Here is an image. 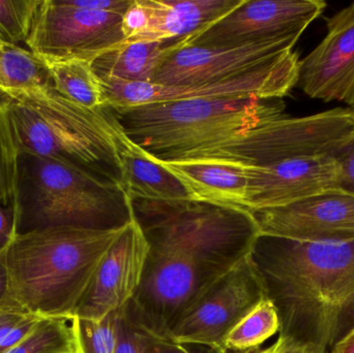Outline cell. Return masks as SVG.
I'll use <instances>...</instances> for the list:
<instances>
[{"instance_id": "cell-1", "label": "cell", "mask_w": 354, "mask_h": 353, "mask_svg": "<svg viewBox=\"0 0 354 353\" xmlns=\"http://www.w3.org/2000/svg\"><path fill=\"white\" fill-rule=\"evenodd\" d=\"M251 256L278 310L279 336L328 353L354 329V240L260 236Z\"/></svg>"}, {"instance_id": "cell-2", "label": "cell", "mask_w": 354, "mask_h": 353, "mask_svg": "<svg viewBox=\"0 0 354 353\" xmlns=\"http://www.w3.org/2000/svg\"><path fill=\"white\" fill-rule=\"evenodd\" d=\"M124 229L47 227L12 233L0 250L8 302L41 318L72 321L97 265Z\"/></svg>"}, {"instance_id": "cell-3", "label": "cell", "mask_w": 354, "mask_h": 353, "mask_svg": "<svg viewBox=\"0 0 354 353\" xmlns=\"http://www.w3.org/2000/svg\"><path fill=\"white\" fill-rule=\"evenodd\" d=\"M0 99L19 155L58 160L122 186L108 107L87 109L51 84L0 95Z\"/></svg>"}, {"instance_id": "cell-4", "label": "cell", "mask_w": 354, "mask_h": 353, "mask_svg": "<svg viewBox=\"0 0 354 353\" xmlns=\"http://www.w3.org/2000/svg\"><path fill=\"white\" fill-rule=\"evenodd\" d=\"M133 219L132 200L120 184L58 160L19 155L12 233L47 227L108 231Z\"/></svg>"}, {"instance_id": "cell-5", "label": "cell", "mask_w": 354, "mask_h": 353, "mask_svg": "<svg viewBox=\"0 0 354 353\" xmlns=\"http://www.w3.org/2000/svg\"><path fill=\"white\" fill-rule=\"evenodd\" d=\"M284 110L281 99L250 97L165 102L111 111L137 145L168 161L245 134L283 117Z\"/></svg>"}, {"instance_id": "cell-6", "label": "cell", "mask_w": 354, "mask_h": 353, "mask_svg": "<svg viewBox=\"0 0 354 353\" xmlns=\"http://www.w3.org/2000/svg\"><path fill=\"white\" fill-rule=\"evenodd\" d=\"M151 251L192 257L221 273L253 252L260 236L249 211L202 201L132 200Z\"/></svg>"}, {"instance_id": "cell-7", "label": "cell", "mask_w": 354, "mask_h": 353, "mask_svg": "<svg viewBox=\"0 0 354 353\" xmlns=\"http://www.w3.org/2000/svg\"><path fill=\"white\" fill-rule=\"evenodd\" d=\"M354 140V109L335 108L304 117H283L218 144L168 161H222L264 166L328 157Z\"/></svg>"}, {"instance_id": "cell-8", "label": "cell", "mask_w": 354, "mask_h": 353, "mask_svg": "<svg viewBox=\"0 0 354 353\" xmlns=\"http://www.w3.org/2000/svg\"><path fill=\"white\" fill-rule=\"evenodd\" d=\"M299 54L289 50L257 68L214 82L159 85L100 81L105 97V107L113 110L191 99H282L299 84Z\"/></svg>"}, {"instance_id": "cell-9", "label": "cell", "mask_w": 354, "mask_h": 353, "mask_svg": "<svg viewBox=\"0 0 354 353\" xmlns=\"http://www.w3.org/2000/svg\"><path fill=\"white\" fill-rule=\"evenodd\" d=\"M223 274L185 255L149 250L140 285L124 312L143 333L169 340L181 315Z\"/></svg>"}, {"instance_id": "cell-10", "label": "cell", "mask_w": 354, "mask_h": 353, "mask_svg": "<svg viewBox=\"0 0 354 353\" xmlns=\"http://www.w3.org/2000/svg\"><path fill=\"white\" fill-rule=\"evenodd\" d=\"M268 298L251 255L214 280L181 315L169 340L226 353L225 340L258 304Z\"/></svg>"}, {"instance_id": "cell-11", "label": "cell", "mask_w": 354, "mask_h": 353, "mask_svg": "<svg viewBox=\"0 0 354 353\" xmlns=\"http://www.w3.org/2000/svg\"><path fill=\"white\" fill-rule=\"evenodd\" d=\"M122 15L41 0L25 45L41 58L93 59L122 45Z\"/></svg>"}, {"instance_id": "cell-12", "label": "cell", "mask_w": 354, "mask_h": 353, "mask_svg": "<svg viewBox=\"0 0 354 353\" xmlns=\"http://www.w3.org/2000/svg\"><path fill=\"white\" fill-rule=\"evenodd\" d=\"M326 8L322 0H243L229 14L191 35L187 46L235 47L283 39L299 41Z\"/></svg>"}, {"instance_id": "cell-13", "label": "cell", "mask_w": 354, "mask_h": 353, "mask_svg": "<svg viewBox=\"0 0 354 353\" xmlns=\"http://www.w3.org/2000/svg\"><path fill=\"white\" fill-rule=\"evenodd\" d=\"M251 213L260 236L312 244L354 240V194L341 189Z\"/></svg>"}, {"instance_id": "cell-14", "label": "cell", "mask_w": 354, "mask_h": 353, "mask_svg": "<svg viewBox=\"0 0 354 353\" xmlns=\"http://www.w3.org/2000/svg\"><path fill=\"white\" fill-rule=\"evenodd\" d=\"M149 253L134 217L104 255L73 318L102 321L124 308L140 285Z\"/></svg>"}, {"instance_id": "cell-15", "label": "cell", "mask_w": 354, "mask_h": 353, "mask_svg": "<svg viewBox=\"0 0 354 353\" xmlns=\"http://www.w3.org/2000/svg\"><path fill=\"white\" fill-rule=\"evenodd\" d=\"M324 39L301 60L299 85L312 99L354 108V2L328 19Z\"/></svg>"}, {"instance_id": "cell-16", "label": "cell", "mask_w": 354, "mask_h": 353, "mask_svg": "<svg viewBox=\"0 0 354 353\" xmlns=\"http://www.w3.org/2000/svg\"><path fill=\"white\" fill-rule=\"evenodd\" d=\"M243 166L248 178L245 207L250 213L285 207L339 189L340 166L330 155Z\"/></svg>"}, {"instance_id": "cell-17", "label": "cell", "mask_w": 354, "mask_h": 353, "mask_svg": "<svg viewBox=\"0 0 354 353\" xmlns=\"http://www.w3.org/2000/svg\"><path fill=\"white\" fill-rule=\"evenodd\" d=\"M297 43L295 39H283L235 47L185 46L158 68L153 83L191 85L223 80L257 68L293 50Z\"/></svg>"}, {"instance_id": "cell-18", "label": "cell", "mask_w": 354, "mask_h": 353, "mask_svg": "<svg viewBox=\"0 0 354 353\" xmlns=\"http://www.w3.org/2000/svg\"><path fill=\"white\" fill-rule=\"evenodd\" d=\"M114 142L122 170V187L131 200L183 201L192 199L183 182L137 145L108 107Z\"/></svg>"}, {"instance_id": "cell-19", "label": "cell", "mask_w": 354, "mask_h": 353, "mask_svg": "<svg viewBox=\"0 0 354 353\" xmlns=\"http://www.w3.org/2000/svg\"><path fill=\"white\" fill-rule=\"evenodd\" d=\"M153 158L183 182L194 200L248 211L245 207L248 178L241 164L222 161H164Z\"/></svg>"}, {"instance_id": "cell-20", "label": "cell", "mask_w": 354, "mask_h": 353, "mask_svg": "<svg viewBox=\"0 0 354 353\" xmlns=\"http://www.w3.org/2000/svg\"><path fill=\"white\" fill-rule=\"evenodd\" d=\"M243 0H149V28L133 41L191 37L241 6ZM129 41V43H133Z\"/></svg>"}, {"instance_id": "cell-21", "label": "cell", "mask_w": 354, "mask_h": 353, "mask_svg": "<svg viewBox=\"0 0 354 353\" xmlns=\"http://www.w3.org/2000/svg\"><path fill=\"white\" fill-rule=\"evenodd\" d=\"M189 39L122 43L97 56L91 66L100 80L153 83L158 68L185 47Z\"/></svg>"}, {"instance_id": "cell-22", "label": "cell", "mask_w": 354, "mask_h": 353, "mask_svg": "<svg viewBox=\"0 0 354 353\" xmlns=\"http://www.w3.org/2000/svg\"><path fill=\"white\" fill-rule=\"evenodd\" d=\"M41 60L47 68L52 86L62 97L87 109L105 107L101 81L93 70L91 61L79 58Z\"/></svg>"}, {"instance_id": "cell-23", "label": "cell", "mask_w": 354, "mask_h": 353, "mask_svg": "<svg viewBox=\"0 0 354 353\" xmlns=\"http://www.w3.org/2000/svg\"><path fill=\"white\" fill-rule=\"evenodd\" d=\"M50 84L41 58L30 50L10 43L0 33V95Z\"/></svg>"}, {"instance_id": "cell-24", "label": "cell", "mask_w": 354, "mask_h": 353, "mask_svg": "<svg viewBox=\"0 0 354 353\" xmlns=\"http://www.w3.org/2000/svg\"><path fill=\"white\" fill-rule=\"evenodd\" d=\"M279 332L278 310L270 298H264L227 336L225 352L235 353L256 350Z\"/></svg>"}, {"instance_id": "cell-25", "label": "cell", "mask_w": 354, "mask_h": 353, "mask_svg": "<svg viewBox=\"0 0 354 353\" xmlns=\"http://www.w3.org/2000/svg\"><path fill=\"white\" fill-rule=\"evenodd\" d=\"M72 321L66 318H41L20 343L6 353H77Z\"/></svg>"}, {"instance_id": "cell-26", "label": "cell", "mask_w": 354, "mask_h": 353, "mask_svg": "<svg viewBox=\"0 0 354 353\" xmlns=\"http://www.w3.org/2000/svg\"><path fill=\"white\" fill-rule=\"evenodd\" d=\"M118 312L102 321L72 319L78 353H116L118 337Z\"/></svg>"}, {"instance_id": "cell-27", "label": "cell", "mask_w": 354, "mask_h": 353, "mask_svg": "<svg viewBox=\"0 0 354 353\" xmlns=\"http://www.w3.org/2000/svg\"><path fill=\"white\" fill-rule=\"evenodd\" d=\"M19 153L0 99V204L14 213L18 195Z\"/></svg>"}, {"instance_id": "cell-28", "label": "cell", "mask_w": 354, "mask_h": 353, "mask_svg": "<svg viewBox=\"0 0 354 353\" xmlns=\"http://www.w3.org/2000/svg\"><path fill=\"white\" fill-rule=\"evenodd\" d=\"M41 0H0V33L15 45L26 43Z\"/></svg>"}, {"instance_id": "cell-29", "label": "cell", "mask_w": 354, "mask_h": 353, "mask_svg": "<svg viewBox=\"0 0 354 353\" xmlns=\"http://www.w3.org/2000/svg\"><path fill=\"white\" fill-rule=\"evenodd\" d=\"M151 23L149 0H133L128 10L122 15V30L124 43L135 41L149 28Z\"/></svg>"}, {"instance_id": "cell-30", "label": "cell", "mask_w": 354, "mask_h": 353, "mask_svg": "<svg viewBox=\"0 0 354 353\" xmlns=\"http://www.w3.org/2000/svg\"><path fill=\"white\" fill-rule=\"evenodd\" d=\"M145 333L139 330L124 312H118V337L116 353H145Z\"/></svg>"}, {"instance_id": "cell-31", "label": "cell", "mask_w": 354, "mask_h": 353, "mask_svg": "<svg viewBox=\"0 0 354 353\" xmlns=\"http://www.w3.org/2000/svg\"><path fill=\"white\" fill-rule=\"evenodd\" d=\"M41 317L28 314L22 317L14 327H10L6 335L0 339V353H6L20 343L26 336L31 333L35 325L41 321Z\"/></svg>"}, {"instance_id": "cell-32", "label": "cell", "mask_w": 354, "mask_h": 353, "mask_svg": "<svg viewBox=\"0 0 354 353\" xmlns=\"http://www.w3.org/2000/svg\"><path fill=\"white\" fill-rule=\"evenodd\" d=\"M333 157L340 166L339 189L354 194V140L337 151Z\"/></svg>"}, {"instance_id": "cell-33", "label": "cell", "mask_w": 354, "mask_h": 353, "mask_svg": "<svg viewBox=\"0 0 354 353\" xmlns=\"http://www.w3.org/2000/svg\"><path fill=\"white\" fill-rule=\"evenodd\" d=\"M133 0H68L71 6L88 10H105V12L124 14Z\"/></svg>"}, {"instance_id": "cell-34", "label": "cell", "mask_w": 354, "mask_h": 353, "mask_svg": "<svg viewBox=\"0 0 354 353\" xmlns=\"http://www.w3.org/2000/svg\"><path fill=\"white\" fill-rule=\"evenodd\" d=\"M235 353H316L309 346L301 345L289 338L279 336L278 339L268 347H259L247 352Z\"/></svg>"}, {"instance_id": "cell-35", "label": "cell", "mask_w": 354, "mask_h": 353, "mask_svg": "<svg viewBox=\"0 0 354 353\" xmlns=\"http://www.w3.org/2000/svg\"><path fill=\"white\" fill-rule=\"evenodd\" d=\"M145 353H194L187 346L176 343L171 340L161 339L145 334Z\"/></svg>"}, {"instance_id": "cell-36", "label": "cell", "mask_w": 354, "mask_h": 353, "mask_svg": "<svg viewBox=\"0 0 354 353\" xmlns=\"http://www.w3.org/2000/svg\"><path fill=\"white\" fill-rule=\"evenodd\" d=\"M26 314L24 311L10 303L0 305V339Z\"/></svg>"}, {"instance_id": "cell-37", "label": "cell", "mask_w": 354, "mask_h": 353, "mask_svg": "<svg viewBox=\"0 0 354 353\" xmlns=\"http://www.w3.org/2000/svg\"><path fill=\"white\" fill-rule=\"evenodd\" d=\"M12 225H14V213L0 204V250L12 238Z\"/></svg>"}, {"instance_id": "cell-38", "label": "cell", "mask_w": 354, "mask_h": 353, "mask_svg": "<svg viewBox=\"0 0 354 353\" xmlns=\"http://www.w3.org/2000/svg\"><path fill=\"white\" fill-rule=\"evenodd\" d=\"M328 353H354V329Z\"/></svg>"}, {"instance_id": "cell-39", "label": "cell", "mask_w": 354, "mask_h": 353, "mask_svg": "<svg viewBox=\"0 0 354 353\" xmlns=\"http://www.w3.org/2000/svg\"><path fill=\"white\" fill-rule=\"evenodd\" d=\"M8 302V276L3 265L0 263V305Z\"/></svg>"}, {"instance_id": "cell-40", "label": "cell", "mask_w": 354, "mask_h": 353, "mask_svg": "<svg viewBox=\"0 0 354 353\" xmlns=\"http://www.w3.org/2000/svg\"><path fill=\"white\" fill-rule=\"evenodd\" d=\"M209 353H214V352H210Z\"/></svg>"}, {"instance_id": "cell-41", "label": "cell", "mask_w": 354, "mask_h": 353, "mask_svg": "<svg viewBox=\"0 0 354 353\" xmlns=\"http://www.w3.org/2000/svg\"><path fill=\"white\" fill-rule=\"evenodd\" d=\"M77 353H78V352H77Z\"/></svg>"}, {"instance_id": "cell-42", "label": "cell", "mask_w": 354, "mask_h": 353, "mask_svg": "<svg viewBox=\"0 0 354 353\" xmlns=\"http://www.w3.org/2000/svg\"><path fill=\"white\" fill-rule=\"evenodd\" d=\"M353 109H354V108H353Z\"/></svg>"}]
</instances>
